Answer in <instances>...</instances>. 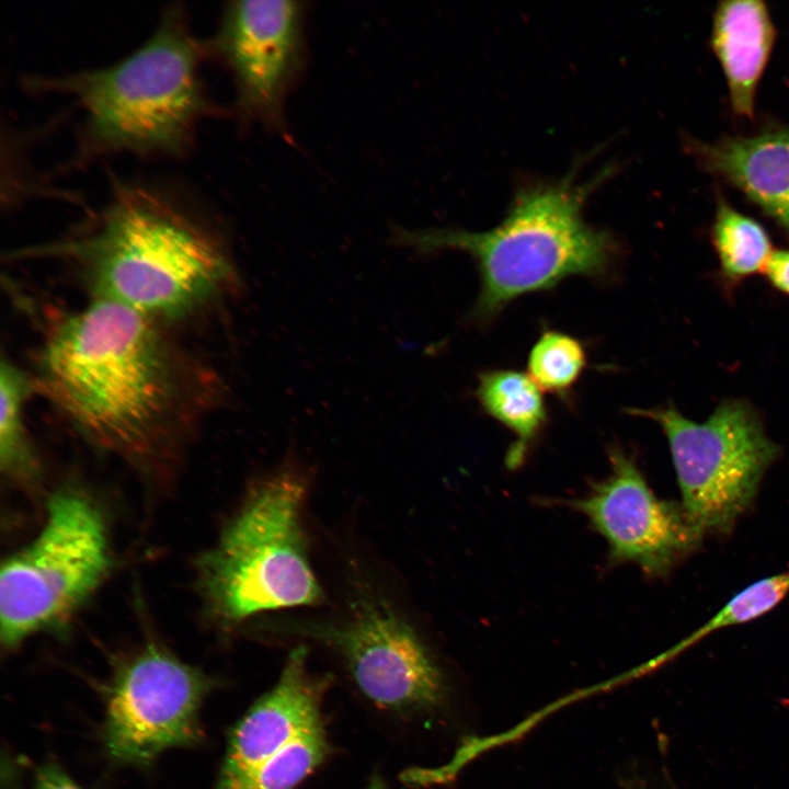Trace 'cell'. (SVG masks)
<instances>
[{
  "label": "cell",
  "mask_w": 789,
  "mask_h": 789,
  "mask_svg": "<svg viewBox=\"0 0 789 789\" xmlns=\"http://www.w3.org/2000/svg\"><path fill=\"white\" fill-rule=\"evenodd\" d=\"M34 384L90 441L132 461L162 456L224 397L215 371L160 322L100 298L53 325Z\"/></svg>",
  "instance_id": "1"
},
{
  "label": "cell",
  "mask_w": 789,
  "mask_h": 789,
  "mask_svg": "<svg viewBox=\"0 0 789 789\" xmlns=\"http://www.w3.org/2000/svg\"><path fill=\"white\" fill-rule=\"evenodd\" d=\"M55 248L82 267L95 298L158 322L184 317L239 285L220 235L151 184L114 182L88 226Z\"/></svg>",
  "instance_id": "2"
},
{
  "label": "cell",
  "mask_w": 789,
  "mask_h": 789,
  "mask_svg": "<svg viewBox=\"0 0 789 789\" xmlns=\"http://www.w3.org/2000/svg\"><path fill=\"white\" fill-rule=\"evenodd\" d=\"M205 44L185 10H164L151 36L124 59L92 70L26 80L36 93L73 99L83 112L80 159L129 152L176 157L193 144L203 118L220 114L201 77Z\"/></svg>",
  "instance_id": "3"
},
{
  "label": "cell",
  "mask_w": 789,
  "mask_h": 789,
  "mask_svg": "<svg viewBox=\"0 0 789 789\" xmlns=\"http://www.w3.org/2000/svg\"><path fill=\"white\" fill-rule=\"evenodd\" d=\"M598 178L579 184L567 176L517 193L503 220L484 231L392 230L393 243L418 254L456 250L469 254L480 274L472 318L490 321L510 302L553 288L572 276L602 277L617 254L614 239L590 226L583 206Z\"/></svg>",
  "instance_id": "4"
},
{
  "label": "cell",
  "mask_w": 789,
  "mask_h": 789,
  "mask_svg": "<svg viewBox=\"0 0 789 789\" xmlns=\"http://www.w3.org/2000/svg\"><path fill=\"white\" fill-rule=\"evenodd\" d=\"M306 492L291 471L264 480L205 554L202 590L221 622L323 602L302 528Z\"/></svg>",
  "instance_id": "5"
},
{
  "label": "cell",
  "mask_w": 789,
  "mask_h": 789,
  "mask_svg": "<svg viewBox=\"0 0 789 789\" xmlns=\"http://www.w3.org/2000/svg\"><path fill=\"white\" fill-rule=\"evenodd\" d=\"M106 527L95 504L62 490L48 502L37 536L2 562L0 633L12 648L70 618L110 568Z\"/></svg>",
  "instance_id": "6"
},
{
  "label": "cell",
  "mask_w": 789,
  "mask_h": 789,
  "mask_svg": "<svg viewBox=\"0 0 789 789\" xmlns=\"http://www.w3.org/2000/svg\"><path fill=\"white\" fill-rule=\"evenodd\" d=\"M627 412L654 421L663 431L681 504L704 535L727 534L735 526L779 455L756 413L739 400L721 403L701 423L673 405Z\"/></svg>",
  "instance_id": "7"
},
{
  "label": "cell",
  "mask_w": 789,
  "mask_h": 789,
  "mask_svg": "<svg viewBox=\"0 0 789 789\" xmlns=\"http://www.w3.org/2000/svg\"><path fill=\"white\" fill-rule=\"evenodd\" d=\"M305 3L241 0L226 4L206 56L232 78L238 114L283 132L284 107L305 58Z\"/></svg>",
  "instance_id": "8"
},
{
  "label": "cell",
  "mask_w": 789,
  "mask_h": 789,
  "mask_svg": "<svg viewBox=\"0 0 789 789\" xmlns=\"http://www.w3.org/2000/svg\"><path fill=\"white\" fill-rule=\"evenodd\" d=\"M210 679L149 644L117 673L107 697L105 744L117 761L145 764L201 736L198 710Z\"/></svg>",
  "instance_id": "9"
},
{
  "label": "cell",
  "mask_w": 789,
  "mask_h": 789,
  "mask_svg": "<svg viewBox=\"0 0 789 789\" xmlns=\"http://www.w3.org/2000/svg\"><path fill=\"white\" fill-rule=\"evenodd\" d=\"M290 632L334 649L362 693L379 707L403 711L431 706L439 697L441 676L428 650L377 596L358 595L342 619L298 624Z\"/></svg>",
  "instance_id": "10"
},
{
  "label": "cell",
  "mask_w": 789,
  "mask_h": 789,
  "mask_svg": "<svg viewBox=\"0 0 789 789\" xmlns=\"http://www.w3.org/2000/svg\"><path fill=\"white\" fill-rule=\"evenodd\" d=\"M609 474L590 491L564 500L608 545L611 564L632 563L650 578L668 574L700 545L704 533L681 502L655 495L631 456L613 446Z\"/></svg>",
  "instance_id": "11"
},
{
  "label": "cell",
  "mask_w": 789,
  "mask_h": 789,
  "mask_svg": "<svg viewBox=\"0 0 789 789\" xmlns=\"http://www.w3.org/2000/svg\"><path fill=\"white\" fill-rule=\"evenodd\" d=\"M307 661L306 647L291 650L275 686L237 723L217 789H236L267 758L322 721L327 683L309 671Z\"/></svg>",
  "instance_id": "12"
},
{
  "label": "cell",
  "mask_w": 789,
  "mask_h": 789,
  "mask_svg": "<svg viewBox=\"0 0 789 789\" xmlns=\"http://www.w3.org/2000/svg\"><path fill=\"white\" fill-rule=\"evenodd\" d=\"M704 163L789 228V129L698 148Z\"/></svg>",
  "instance_id": "13"
},
{
  "label": "cell",
  "mask_w": 789,
  "mask_h": 789,
  "mask_svg": "<svg viewBox=\"0 0 789 789\" xmlns=\"http://www.w3.org/2000/svg\"><path fill=\"white\" fill-rule=\"evenodd\" d=\"M775 38L761 1H724L714 13L711 45L728 80L736 114L751 117L755 91Z\"/></svg>",
  "instance_id": "14"
},
{
  "label": "cell",
  "mask_w": 789,
  "mask_h": 789,
  "mask_svg": "<svg viewBox=\"0 0 789 789\" xmlns=\"http://www.w3.org/2000/svg\"><path fill=\"white\" fill-rule=\"evenodd\" d=\"M476 398L484 413L514 435L505 465L518 469L548 423L542 391L527 374L496 368L480 373Z\"/></svg>",
  "instance_id": "15"
},
{
  "label": "cell",
  "mask_w": 789,
  "mask_h": 789,
  "mask_svg": "<svg viewBox=\"0 0 789 789\" xmlns=\"http://www.w3.org/2000/svg\"><path fill=\"white\" fill-rule=\"evenodd\" d=\"M36 390L34 379L9 361L2 359L0 373V464L10 477H32L37 459L24 425L23 408Z\"/></svg>",
  "instance_id": "16"
},
{
  "label": "cell",
  "mask_w": 789,
  "mask_h": 789,
  "mask_svg": "<svg viewBox=\"0 0 789 789\" xmlns=\"http://www.w3.org/2000/svg\"><path fill=\"white\" fill-rule=\"evenodd\" d=\"M713 241L723 273L730 278L765 270L773 254L765 229L723 202L718 207Z\"/></svg>",
  "instance_id": "17"
},
{
  "label": "cell",
  "mask_w": 789,
  "mask_h": 789,
  "mask_svg": "<svg viewBox=\"0 0 789 789\" xmlns=\"http://www.w3.org/2000/svg\"><path fill=\"white\" fill-rule=\"evenodd\" d=\"M587 363L584 345L556 330L544 331L527 357V375L541 391L565 399L579 382Z\"/></svg>",
  "instance_id": "18"
},
{
  "label": "cell",
  "mask_w": 789,
  "mask_h": 789,
  "mask_svg": "<svg viewBox=\"0 0 789 789\" xmlns=\"http://www.w3.org/2000/svg\"><path fill=\"white\" fill-rule=\"evenodd\" d=\"M328 750L321 721L267 758L236 789H295L322 763Z\"/></svg>",
  "instance_id": "19"
},
{
  "label": "cell",
  "mask_w": 789,
  "mask_h": 789,
  "mask_svg": "<svg viewBox=\"0 0 789 789\" xmlns=\"http://www.w3.org/2000/svg\"><path fill=\"white\" fill-rule=\"evenodd\" d=\"M765 272L776 288L789 295V250L773 252Z\"/></svg>",
  "instance_id": "20"
},
{
  "label": "cell",
  "mask_w": 789,
  "mask_h": 789,
  "mask_svg": "<svg viewBox=\"0 0 789 789\" xmlns=\"http://www.w3.org/2000/svg\"><path fill=\"white\" fill-rule=\"evenodd\" d=\"M35 789H81L55 763L44 765L37 773Z\"/></svg>",
  "instance_id": "21"
},
{
  "label": "cell",
  "mask_w": 789,
  "mask_h": 789,
  "mask_svg": "<svg viewBox=\"0 0 789 789\" xmlns=\"http://www.w3.org/2000/svg\"><path fill=\"white\" fill-rule=\"evenodd\" d=\"M366 789H387V787L379 777H375L370 780Z\"/></svg>",
  "instance_id": "22"
}]
</instances>
